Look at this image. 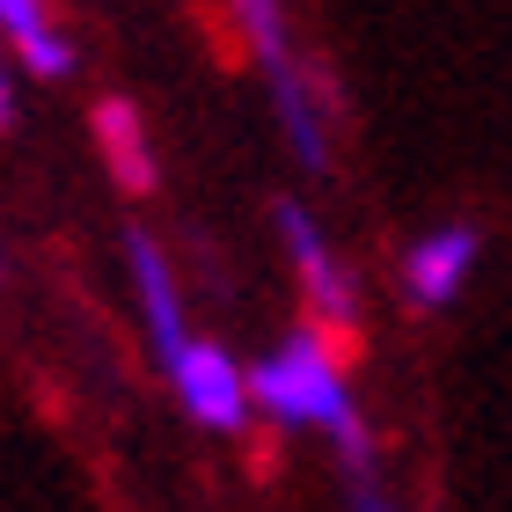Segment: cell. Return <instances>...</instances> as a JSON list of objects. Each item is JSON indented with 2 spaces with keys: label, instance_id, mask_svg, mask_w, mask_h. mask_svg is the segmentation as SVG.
I'll list each match as a JSON object with an SVG mask.
<instances>
[{
  "label": "cell",
  "instance_id": "1",
  "mask_svg": "<svg viewBox=\"0 0 512 512\" xmlns=\"http://www.w3.org/2000/svg\"><path fill=\"white\" fill-rule=\"evenodd\" d=\"M337 330H322L308 315L300 330L264 352L249 366V388H256V410L286 432H322L337 447V461L352 469V491L359 505H381L374 498V439H366V417L352 403V381H344V352H337Z\"/></svg>",
  "mask_w": 512,
  "mask_h": 512
},
{
  "label": "cell",
  "instance_id": "2",
  "mask_svg": "<svg viewBox=\"0 0 512 512\" xmlns=\"http://www.w3.org/2000/svg\"><path fill=\"white\" fill-rule=\"evenodd\" d=\"M227 15H235L249 59L264 66V81H271V110H278V125H286L293 161L308 176H322V169H330V132H322L315 88H308V74H300V59L286 44V0H227Z\"/></svg>",
  "mask_w": 512,
  "mask_h": 512
},
{
  "label": "cell",
  "instance_id": "3",
  "mask_svg": "<svg viewBox=\"0 0 512 512\" xmlns=\"http://www.w3.org/2000/svg\"><path fill=\"white\" fill-rule=\"evenodd\" d=\"M278 242H286V256H293V278H300L308 315L322 322V330H337L344 344H352V330H359V293H352V271L337 264V249H330V235L315 227L308 205L278 198Z\"/></svg>",
  "mask_w": 512,
  "mask_h": 512
},
{
  "label": "cell",
  "instance_id": "4",
  "mask_svg": "<svg viewBox=\"0 0 512 512\" xmlns=\"http://www.w3.org/2000/svg\"><path fill=\"white\" fill-rule=\"evenodd\" d=\"M169 388H176V403L198 417L205 432H242L249 417H256V388L235 359L220 352V344H198V337H183L169 359Z\"/></svg>",
  "mask_w": 512,
  "mask_h": 512
},
{
  "label": "cell",
  "instance_id": "5",
  "mask_svg": "<svg viewBox=\"0 0 512 512\" xmlns=\"http://www.w3.org/2000/svg\"><path fill=\"white\" fill-rule=\"evenodd\" d=\"M476 271V227H432L403 249V286L417 308H454Z\"/></svg>",
  "mask_w": 512,
  "mask_h": 512
},
{
  "label": "cell",
  "instance_id": "6",
  "mask_svg": "<svg viewBox=\"0 0 512 512\" xmlns=\"http://www.w3.org/2000/svg\"><path fill=\"white\" fill-rule=\"evenodd\" d=\"M96 147H103V169L125 198H147L161 169H154V139H147V118L125 103V96H103L96 103Z\"/></svg>",
  "mask_w": 512,
  "mask_h": 512
},
{
  "label": "cell",
  "instance_id": "7",
  "mask_svg": "<svg viewBox=\"0 0 512 512\" xmlns=\"http://www.w3.org/2000/svg\"><path fill=\"white\" fill-rule=\"evenodd\" d=\"M125 264H132V293H139V315H147V330H154V352L169 359L183 337V293H176V278H169V256H161L154 235H125Z\"/></svg>",
  "mask_w": 512,
  "mask_h": 512
},
{
  "label": "cell",
  "instance_id": "8",
  "mask_svg": "<svg viewBox=\"0 0 512 512\" xmlns=\"http://www.w3.org/2000/svg\"><path fill=\"white\" fill-rule=\"evenodd\" d=\"M0 44H8L30 74H44V81L74 74V44L59 37V22H52L44 0H0Z\"/></svg>",
  "mask_w": 512,
  "mask_h": 512
},
{
  "label": "cell",
  "instance_id": "9",
  "mask_svg": "<svg viewBox=\"0 0 512 512\" xmlns=\"http://www.w3.org/2000/svg\"><path fill=\"white\" fill-rule=\"evenodd\" d=\"M15 118V96H8V66H0V125Z\"/></svg>",
  "mask_w": 512,
  "mask_h": 512
}]
</instances>
